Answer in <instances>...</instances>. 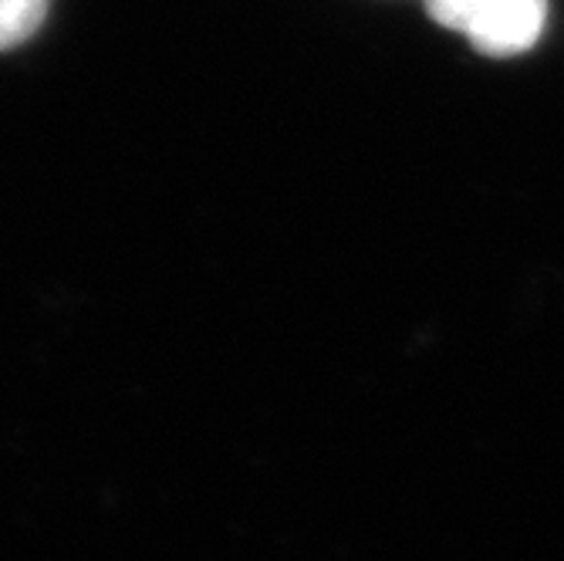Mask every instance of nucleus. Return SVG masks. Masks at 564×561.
Segmentation results:
<instances>
[{"label":"nucleus","instance_id":"1","mask_svg":"<svg viewBox=\"0 0 564 561\" xmlns=\"http://www.w3.org/2000/svg\"><path fill=\"white\" fill-rule=\"evenodd\" d=\"M436 24L467 34L490 58L528 51L547 21V0H430Z\"/></svg>","mask_w":564,"mask_h":561},{"label":"nucleus","instance_id":"2","mask_svg":"<svg viewBox=\"0 0 564 561\" xmlns=\"http://www.w3.org/2000/svg\"><path fill=\"white\" fill-rule=\"evenodd\" d=\"M51 0H0V51H11L37 34Z\"/></svg>","mask_w":564,"mask_h":561}]
</instances>
